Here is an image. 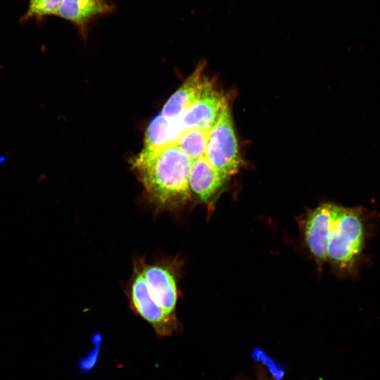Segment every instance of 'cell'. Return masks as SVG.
I'll use <instances>...</instances> for the list:
<instances>
[{"mask_svg": "<svg viewBox=\"0 0 380 380\" xmlns=\"http://www.w3.org/2000/svg\"><path fill=\"white\" fill-rule=\"evenodd\" d=\"M203 72L204 65H199L169 98L160 111L165 118L169 120L179 118L200 99L208 80Z\"/></svg>", "mask_w": 380, "mask_h": 380, "instance_id": "cell-8", "label": "cell"}, {"mask_svg": "<svg viewBox=\"0 0 380 380\" xmlns=\"http://www.w3.org/2000/svg\"><path fill=\"white\" fill-rule=\"evenodd\" d=\"M229 177L217 172L205 157L192 161L189 188L197 198L205 203L213 201L215 196L224 188Z\"/></svg>", "mask_w": 380, "mask_h": 380, "instance_id": "cell-10", "label": "cell"}, {"mask_svg": "<svg viewBox=\"0 0 380 380\" xmlns=\"http://www.w3.org/2000/svg\"><path fill=\"white\" fill-rule=\"evenodd\" d=\"M227 103L225 95L217 89L213 82L208 80L200 99L175 120L180 133L194 128L208 131Z\"/></svg>", "mask_w": 380, "mask_h": 380, "instance_id": "cell-6", "label": "cell"}, {"mask_svg": "<svg viewBox=\"0 0 380 380\" xmlns=\"http://www.w3.org/2000/svg\"><path fill=\"white\" fill-rule=\"evenodd\" d=\"M129 300L134 311L150 324L160 336H167L179 329L177 317L168 315L155 300L136 265L129 286Z\"/></svg>", "mask_w": 380, "mask_h": 380, "instance_id": "cell-4", "label": "cell"}, {"mask_svg": "<svg viewBox=\"0 0 380 380\" xmlns=\"http://www.w3.org/2000/svg\"><path fill=\"white\" fill-rule=\"evenodd\" d=\"M253 357L258 360H260L264 364L268 366L270 372L277 380L283 377L284 372L281 367H279L275 362L268 356H267L260 349L254 350Z\"/></svg>", "mask_w": 380, "mask_h": 380, "instance_id": "cell-15", "label": "cell"}, {"mask_svg": "<svg viewBox=\"0 0 380 380\" xmlns=\"http://www.w3.org/2000/svg\"><path fill=\"white\" fill-rule=\"evenodd\" d=\"M340 205L324 203L307 213L302 229L306 246L317 265L322 268L327 259V248Z\"/></svg>", "mask_w": 380, "mask_h": 380, "instance_id": "cell-5", "label": "cell"}, {"mask_svg": "<svg viewBox=\"0 0 380 380\" xmlns=\"http://www.w3.org/2000/svg\"><path fill=\"white\" fill-rule=\"evenodd\" d=\"M62 0H29L28 8L20 18L22 23L31 18L42 20L44 18L55 15Z\"/></svg>", "mask_w": 380, "mask_h": 380, "instance_id": "cell-13", "label": "cell"}, {"mask_svg": "<svg viewBox=\"0 0 380 380\" xmlns=\"http://www.w3.org/2000/svg\"><path fill=\"white\" fill-rule=\"evenodd\" d=\"M136 265L155 300L168 315L176 317L178 290L172 268L163 264L148 265L141 260Z\"/></svg>", "mask_w": 380, "mask_h": 380, "instance_id": "cell-7", "label": "cell"}, {"mask_svg": "<svg viewBox=\"0 0 380 380\" xmlns=\"http://www.w3.org/2000/svg\"><path fill=\"white\" fill-rule=\"evenodd\" d=\"M205 157L220 173L230 177L242 160L229 104H226L208 131Z\"/></svg>", "mask_w": 380, "mask_h": 380, "instance_id": "cell-3", "label": "cell"}, {"mask_svg": "<svg viewBox=\"0 0 380 380\" xmlns=\"http://www.w3.org/2000/svg\"><path fill=\"white\" fill-rule=\"evenodd\" d=\"M179 135V130L175 122L159 113L146 129L143 149H156L173 144Z\"/></svg>", "mask_w": 380, "mask_h": 380, "instance_id": "cell-11", "label": "cell"}, {"mask_svg": "<svg viewBox=\"0 0 380 380\" xmlns=\"http://www.w3.org/2000/svg\"><path fill=\"white\" fill-rule=\"evenodd\" d=\"M208 131L196 128L185 129L173 144L182 149L192 161L205 157Z\"/></svg>", "mask_w": 380, "mask_h": 380, "instance_id": "cell-12", "label": "cell"}, {"mask_svg": "<svg viewBox=\"0 0 380 380\" xmlns=\"http://www.w3.org/2000/svg\"><path fill=\"white\" fill-rule=\"evenodd\" d=\"M92 341L95 346L94 350L91 353L81 359L79 362V368L83 372H89L92 369L97 362L102 337L100 334H95L93 336Z\"/></svg>", "mask_w": 380, "mask_h": 380, "instance_id": "cell-14", "label": "cell"}, {"mask_svg": "<svg viewBox=\"0 0 380 380\" xmlns=\"http://www.w3.org/2000/svg\"><path fill=\"white\" fill-rule=\"evenodd\" d=\"M5 160V157L4 156H0V165L1 163H3Z\"/></svg>", "mask_w": 380, "mask_h": 380, "instance_id": "cell-16", "label": "cell"}, {"mask_svg": "<svg viewBox=\"0 0 380 380\" xmlns=\"http://www.w3.org/2000/svg\"><path fill=\"white\" fill-rule=\"evenodd\" d=\"M115 10L110 0H62L56 15L72 23L86 37L90 21Z\"/></svg>", "mask_w": 380, "mask_h": 380, "instance_id": "cell-9", "label": "cell"}, {"mask_svg": "<svg viewBox=\"0 0 380 380\" xmlns=\"http://www.w3.org/2000/svg\"><path fill=\"white\" fill-rule=\"evenodd\" d=\"M365 243L360 208L341 207L327 248V259L338 271L353 270Z\"/></svg>", "mask_w": 380, "mask_h": 380, "instance_id": "cell-2", "label": "cell"}, {"mask_svg": "<svg viewBox=\"0 0 380 380\" xmlns=\"http://www.w3.org/2000/svg\"><path fill=\"white\" fill-rule=\"evenodd\" d=\"M192 160L177 146L142 151L132 166L151 203L158 210L180 208L190 200Z\"/></svg>", "mask_w": 380, "mask_h": 380, "instance_id": "cell-1", "label": "cell"}]
</instances>
